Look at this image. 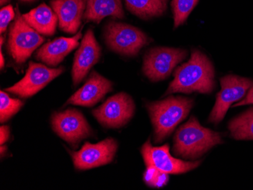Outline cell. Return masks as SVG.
Returning a JSON list of instances; mask_svg holds the SVG:
<instances>
[{
	"instance_id": "5bb4252c",
	"label": "cell",
	"mask_w": 253,
	"mask_h": 190,
	"mask_svg": "<svg viewBox=\"0 0 253 190\" xmlns=\"http://www.w3.org/2000/svg\"><path fill=\"white\" fill-rule=\"evenodd\" d=\"M112 90V82L97 72H93L84 85L69 98L65 105L92 107Z\"/></svg>"
},
{
	"instance_id": "277c9868",
	"label": "cell",
	"mask_w": 253,
	"mask_h": 190,
	"mask_svg": "<svg viewBox=\"0 0 253 190\" xmlns=\"http://www.w3.org/2000/svg\"><path fill=\"white\" fill-rule=\"evenodd\" d=\"M15 11L16 16L8 33V50L16 63L22 64L31 57L45 39L27 23L18 5Z\"/></svg>"
},
{
	"instance_id": "9c48e42d",
	"label": "cell",
	"mask_w": 253,
	"mask_h": 190,
	"mask_svg": "<svg viewBox=\"0 0 253 190\" xmlns=\"http://www.w3.org/2000/svg\"><path fill=\"white\" fill-rule=\"evenodd\" d=\"M135 105L129 95L118 93L93 111V114L102 125L109 128L123 127L133 117Z\"/></svg>"
},
{
	"instance_id": "d6986e66",
	"label": "cell",
	"mask_w": 253,
	"mask_h": 190,
	"mask_svg": "<svg viewBox=\"0 0 253 190\" xmlns=\"http://www.w3.org/2000/svg\"><path fill=\"white\" fill-rule=\"evenodd\" d=\"M126 8L143 19L160 16L167 8L169 0H125Z\"/></svg>"
},
{
	"instance_id": "44dd1931",
	"label": "cell",
	"mask_w": 253,
	"mask_h": 190,
	"mask_svg": "<svg viewBox=\"0 0 253 190\" xmlns=\"http://www.w3.org/2000/svg\"><path fill=\"white\" fill-rule=\"evenodd\" d=\"M23 102L18 99L10 97L5 92L0 93V122L3 124L12 116L19 112L22 107Z\"/></svg>"
},
{
	"instance_id": "8992f818",
	"label": "cell",
	"mask_w": 253,
	"mask_h": 190,
	"mask_svg": "<svg viewBox=\"0 0 253 190\" xmlns=\"http://www.w3.org/2000/svg\"><path fill=\"white\" fill-rule=\"evenodd\" d=\"M221 91L216 96L215 104L209 117V122L215 125L224 118L231 105L246 96L249 89L253 86V80L229 75L221 78Z\"/></svg>"
},
{
	"instance_id": "f1b7e54d",
	"label": "cell",
	"mask_w": 253,
	"mask_h": 190,
	"mask_svg": "<svg viewBox=\"0 0 253 190\" xmlns=\"http://www.w3.org/2000/svg\"><path fill=\"white\" fill-rule=\"evenodd\" d=\"M22 1H34V0H22Z\"/></svg>"
},
{
	"instance_id": "6da1fadb",
	"label": "cell",
	"mask_w": 253,
	"mask_h": 190,
	"mask_svg": "<svg viewBox=\"0 0 253 190\" xmlns=\"http://www.w3.org/2000/svg\"><path fill=\"white\" fill-rule=\"evenodd\" d=\"M174 76L165 96L195 92L210 94L214 90V67L209 58L197 49L192 51L187 63L176 69Z\"/></svg>"
},
{
	"instance_id": "7a4b0ae2",
	"label": "cell",
	"mask_w": 253,
	"mask_h": 190,
	"mask_svg": "<svg viewBox=\"0 0 253 190\" xmlns=\"http://www.w3.org/2000/svg\"><path fill=\"white\" fill-rule=\"evenodd\" d=\"M221 143V133L203 127L196 117H192L176 132L173 152L181 158L195 160Z\"/></svg>"
},
{
	"instance_id": "30bf717a",
	"label": "cell",
	"mask_w": 253,
	"mask_h": 190,
	"mask_svg": "<svg viewBox=\"0 0 253 190\" xmlns=\"http://www.w3.org/2000/svg\"><path fill=\"white\" fill-rule=\"evenodd\" d=\"M63 71L62 67L59 69H51L42 64L31 62L25 76L13 86L6 88L5 91L21 98L31 97L47 86Z\"/></svg>"
},
{
	"instance_id": "3957f363",
	"label": "cell",
	"mask_w": 253,
	"mask_h": 190,
	"mask_svg": "<svg viewBox=\"0 0 253 190\" xmlns=\"http://www.w3.org/2000/svg\"><path fill=\"white\" fill-rule=\"evenodd\" d=\"M193 106V99L183 96H170L146 104L154 127L155 143H162L169 137L177 124L187 117Z\"/></svg>"
},
{
	"instance_id": "cb8c5ba5",
	"label": "cell",
	"mask_w": 253,
	"mask_h": 190,
	"mask_svg": "<svg viewBox=\"0 0 253 190\" xmlns=\"http://www.w3.org/2000/svg\"><path fill=\"white\" fill-rule=\"evenodd\" d=\"M15 18V12L13 7L11 5L2 8L0 11V33L1 34H3L6 31L10 22Z\"/></svg>"
},
{
	"instance_id": "2e32d148",
	"label": "cell",
	"mask_w": 253,
	"mask_h": 190,
	"mask_svg": "<svg viewBox=\"0 0 253 190\" xmlns=\"http://www.w3.org/2000/svg\"><path fill=\"white\" fill-rule=\"evenodd\" d=\"M82 37V31H80L72 38H57L44 44L37 52V59L49 66H57L68 54L78 47Z\"/></svg>"
},
{
	"instance_id": "4fadbf2b",
	"label": "cell",
	"mask_w": 253,
	"mask_h": 190,
	"mask_svg": "<svg viewBox=\"0 0 253 190\" xmlns=\"http://www.w3.org/2000/svg\"><path fill=\"white\" fill-rule=\"evenodd\" d=\"M101 48L92 30H88L75 55L72 72L75 86L84 79L90 69L99 62Z\"/></svg>"
},
{
	"instance_id": "83f0119b",
	"label": "cell",
	"mask_w": 253,
	"mask_h": 190,
	"mask_svg": "<svg viewBox=\"0 0 253 190\" xmlns=\"http://www.w3.org/2000/svg\"><path fill=\"white\" fill-rule=\"evenodd\" d=\"M10 0H1V5H3L4 4H6L7 2H9Z\"/></svg>"
},
{
	"instance_id": "7c38bea8",
	"label": "cell",
	"mask_w": 253,
	"mask_h": 190,
	"mask_svg": "<svg viewBox=\"0 0 253 190\" xmlns=\"http://www.w3.org/2000/svg\"><path fill=\"white\" fill-rule=\"evenodd\" d=\"M117 150L116 140L109 138L96 144L86 143L79 151L72 152L71 155L75 168L85 171L112 162Z\"/></svg>"
},
{
	"instance_id": "d4e9b609",
	"label": "cell",
	"mask_w": 253,
	"mask_h": 190,
	"mask_svg": "<svg viewBox=\"0 0 253 190\" xmlns=\"http://www.w3.org/2000/svg\"><path fill=\"white\" fill-rule=\"evenodd\" d=\"M253 105V86L249 89L248 93L246 95L245 98L243 100L239 102L237 104H234L233 107H238V106H247V105Z\"/></svg>"
},
{
	"instance_id": "ac0fdd59",
	"label": "cell",
	"mask_w": 253,
	"mask_h": 190,
	"mask_svg": "<svg viewBox=\"0 0 253 190\" xmlns=\"http://www.w3.org/2000/svg\"><path fill=\"white\" fill-rule=\"evenodd\" d=\"M84 19L86 22L99 23L103 18L111 16L122 19L124 11L121 0H86Z\"/></svg>"
},
{
	"instance_id": "8fae6325",
	"label": "cell",
	"mask_w": 253,
	"mask_h": 190,
	"mask_svg": "<svg viewBox=\"0 0 253 190\" xmlns=\"http://www.w3.org/2000/svg\"><path fill=\"white\" fill-rule=\"evenodd\" d=\"M52 127L57 135L74 147L91 135L90 126L83 114L76 109L54 113Z\"/></svg>"
},
{
	"instance_id": "e0dca14e",
	"label": "cell",
	"mask_w": 253,
	"mask_h": 190,
	"mask_svg": "<svg viewBox=\"0 0 253 190\" xmlns=\"http://www.w3.org/2000/svg\"><path fill=\"white\" fill-rule=\"evenodd\" d=\"M22 15L27 23L39 34L45 36L55 34L59 18L52 8L45 4H41Z\"/></svg>"
},
{
	"instance_id": "4316f807",
	"label": "cell",
	"mask_w": 253,
	"mask_h": 190,
	"mask_svg": "<svg viewBox=\"0 0 253 190\" xmlns=\"http://www.w3.org/2000/svg\"><path fill=\"white\" fill-rule=\"evenodd\" d=\"M0 58H1L0 67H1V69H2L4 67V65H5V60H4L3 55H2V49H1V52H0Z\"/></svg>"
},
{
	"instance_id": "484cf974",
	"label": "cell",
	"mask_w": 253,
	"mask_h": 190,
	"mask_svg": "<svg viewBox=\"0 0 253 190\" xmlns=\"http://www.w3.org/2000/svg\"><path fill=\"white\" fill-rule=\"evenodd\" d=\"M10 137V130L8 126H2L0 127V145L5 144Z\"/></svg>"
},
{
	"instance_id": "ffe728a7",
	"label": "cell",
	"mask_w": 253,
	"mask_h": 190,
	"mask_svg": "<svg viewBox=\"0 0 253 190\" xmlns=\"http://www.w3.org/2000/svg\"><path fill=\"white\" fill-rule=\"evenodd\" d=\"M228 130L234 140H253V108L232 119Z\"/></svg>"
},
{
	"instance_id": "ba28073f",
	"label": "cell",
	"mask_w": 253,
	"mask_h": 190,
	"mask_svg": "<svg viewBox=\"0 0 253 190\" xmlns=\"http://www.w3.org/2000/svg\"><path fill=\"white\" fill-rule=\"evenodd\" d=\"M141 154L146 167H151L163 174H180L189 172L197 168L201 163L174 158L170 154L169 144L155 147L152 146L149 140L142 147Z\"/></svg>"
},
{
	"instance_id": "9a60e30c",
	"label": "cell",
	"mask_w": 253,
	"mask_h": 190,
	"mask_svg": "<svg viewBox=\"0 0 253 190\" xmlns=\"http://www.w3.org/2000/svg\"><path fill=\"white\" fill-rule=\"evenodd\" d=\"M86 0H52L51 6L59 18V28L70 35L76 34L82 25Z\"/></svg>"
},
{
	"instance_id": "5b68a950",
	"label": "cell",
	"mask_w": 253,
	"mask_h": 190,
	"mask_svg": "<svg viewBox=\"0 0 253 190\" xmlns=\"http://www.w3.org/2000/svg\"><path fill=\"white\" fill-rule=\"evenodd\" d=\"M105 39L107 46L114 52L128 56L137 55L149 41L140 29L114 21L106 25Z\"/></svg>"
},
{
	"instance_id": "7402d4cb",
	"label": "cell",
	"mask_w": 253,
	"mask_h": 190,
	"mask_svg": "<svg viewBox=\"0 0 253 190\" xmlns=\"http://www.w3.org/2000/svg\"><path fill=\"white\" fill-rule=\"evenodd\" d=\"M198 2L199 0H172L174 28H177L185 22Z\"/></svg>"
},
{
	"instance_id": "603a6c76",
	"label": "cell",
	"mask_w": 253,
	"mask_h": 190,
	"mask_svg": "<svg viewBox=\"0 0 253 190\" xmlns=\"http://www.w3.org/2000/svg\"><path fill=\"white\" fill-rule=\"evenodd\" d=\"M143 181L149 187L162 188L169 182V174L159 172L151 167H146V171L143 174Z\"/></svg>"
},
{
	"instance_id": "52a82bcc",
	"label": "cell",
	"mask_w": 253,
	"mask_h": 190,
	"mask_svg": "<svg viewBox=\"0 0 253 190\" xmlns=\"http://www.w3.org/2000/svg\"><path fill=\"white\" fill-rule=\"evenodd\" d=\"M187 56V52L184 49L153 48L146 54L143 59V73L152 81L165 80Z\"/></svg>"
}]
</instances>
